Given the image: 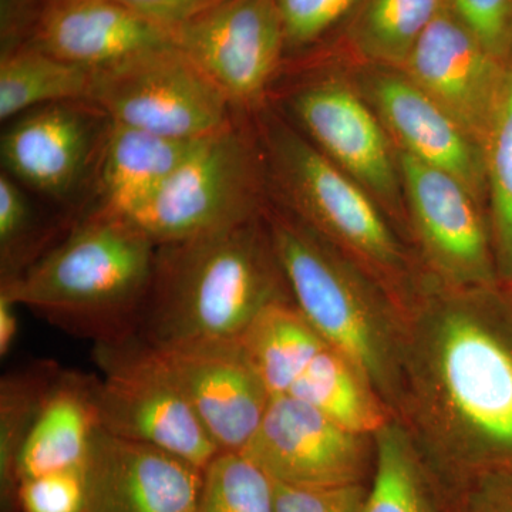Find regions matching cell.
<instances>
[{
	"label": "cell",
	"mask_w": 512,
	"mask_h": 512,
	"mask_svg": "<svg viewBox=\"0 0 512 512\" xmlns=\"http://www.w3.org/2000/svg\"><path fill=\"white\" fill-rule=\"evenodd\" d=\"M394 417L441 493L512 471V289L427 278L403 309Z\"/></svg>",
	"instance_id": "1"
},
{
	"label": "cell",
	"mask_w": 512,
	"mask_h": 512,
	"mask_svg": "<svg viewBox=\"0 0 512 512\" xmlns=\"http://www.w3.org/2000/svg\"><path fill=\"white\" fill-rule=\"evenodd\" d=\"M293 301L264 212L158 245L137 336L157 349L237 342L272 303Z\"/></svg>",
	"instance_id": "2"
},
{
	"label": "cell",
	"mask_w": 512,
	"mask_h": 512,
	"mask_svg": "<svg viewBox=\"0 0 512 512\" xmlns=\"http://www.w3.org/2000/svg\"><path fill=\"white\" fill-rule=\"evenodd\" d=\"M157 245L119 215L90 211L0 293L94 345L136 338Z\"/></svg>",
	"instance_id": "3"
},
{
	"label": "cell",
	"mask_w": 512,
	"mask_h": 512,
	"mask_svg": "<svg viewBox=\"0 0 512 512\" xmlns=\"http://www.w3.org/2000/svg\"><path fill=\"white\" fill-rule=\"evenodd\" d=\"M264 217L296 308L360 370L394 416L403 309L362 266L293 212L275 210Z\"/></svg>",
	"instance_id": "4"
},
{
	"label": "cell",
	"mask_w": 512,
	"mask_h": 512,
	"mask_svg": "<svg viewBox=\"0 0 512 512\" xmlns=\"http://www.w3.org/2000/svg\"><path fill=\"white\" fill-rule=\"evenodd\" d=\"M266 170L289 211L348 255L404 308L419 289L409 255L379 202L308 138L279 120H264Z\"/></svg>",
	"instance_id": "5"
},
{
	"label": "cell",
	"mask_w": 512,
	"mask_h": 512,
	"mask_svg": "<svg viewBox=\"0 0 512 512\" xmlns=\"http://www.w3.org/2000/svg\"><path fill=\"white\" fill-rule=\"evenodd\" d=\"M264 153L235 120L198 141L187 158L126 220L165 245L234 227L262 214Z\"/></svg>",
	"instance_id": "6"
},
{
	"label": "cell",
	"mask_w": 512,
	"mask_h": 512,
	"mask_svg": "<svg viewBox=\"0 0 512 512\" xmlns=\"http://www.w3.org/2000/svg\"><path fill=\"white\" fill-rule=\"evenodd\" d=\"M111 123L204 140L235 123V107L175 43L94 70L92 99Z\"/></svg>",
	"instance_id": "7"
},
{
	"label": "cell",
	"mask_w": 512,
	"mask_h": 512,
	"mask_svg": "<svg viewBox=\"0 0 512 512\" xmlns=\"http://www.w3.org/2000/svg\"><path fill=\"white\" fill-rule=\"evenodd\" d=\"M101 427L106 434L161 448L205 470L221 453L156 349L136 338L96 345Z\"/></svg>",
	"instance_id": "8"
},
{
	"label": "cell",
	"mask_w": 512,
	"mask_h": 512,
	"mask_svg": "<svg viewBox=\"0 0 512 512\" xmlns=\"http://www.w3.org/2000/svg\"><path fill=\"white\" fill-rule=\"evenodd\" d=\"M404 198L429 278L451 288L503 285L481 202L454 175L397 150Z\"/></svg>",
	"instance_id": "9"
},
{
	"label": "cell",
	"mask_w": 512,
	"mask_h": 512,
	"mask_svg": "<svg viewBox=\"0 0 512 512\" xmlns=\"http://www.w3.org/2000/svg\"><path fill=\"white\" fill-rule=\"evenodd\" d=\"M275 483L295 487L369 484L375 436L348 429L292 396H274L241 451Z\"/></svg>",
	"instance_id": "10"
},
{
	"label": "cell",
	"mask_w": 512,
	"mask_h": 512,
	"mask_svg": "<svg viewBox=\"0 0 512 512\" xmlns=\"http://www.w3.org/2000/svg\"><path fill=\"white\" fill-rule=\"evenodd\" d=\"M173 39L235 109L261 103L286 52L276 0H222L178 29Z\"/></svg>",
	"instance_id": "11"
},
{
	"label": "cell",
	"mask_w": 512,
	"mask_h": 512,
	"mask_svg": "<svg viewBox=\"0 0 512 512\" xmlns=\"http://www.w3.org/2000/svg\"><path fill=\"white\" fill-rule=\"evenodd\" d=\"M110 126L109 117L92 101L26 111L3 131V171L46 197L66 200L99 164Z\"/></svg>",
	"instance_id": "12"
},
{
	"label": "cell",
	"mask_w": 512,
	"mask_h": 512,
	"mask_svg": "<svg viewBox=\"0 0 512 512\" xmlns=\"http://www.w3.org/2000/svg\"><path fill=\"white\" fill-rule=\"evenodd\" d=\"M291 107L313 146L387 210H402L397 148L360 94L338 79L320 80L302 87Z\"/></svg>",
	"instance_id": "13"
},
{
	"label": "cell",
	"mask_w": 512,
	"mask_h": 512,
	"mask_svg": "<svg viewBox=\"0 0 512 512\" xmlns=\"http://www.w3.org/2000/svg\"><path fill=\"white\" fill-rule=\"evenodd\" d=\"M510 66L491 55L446 3L399 69L483 148Z\"/></svg>",
	"instance_id": "14"
},
{
	"label": "cell",
	"mask_w": 512,
	"mask_h": 512,
	"mask_svg": "<svg viewBox=\"0 0 512 512\" xmlns=\"http://www.w3.org/2000/svg\"><path fill=\"white\" fill-rule=\"evenodd\" d=\"M154 349L220 451L241 453L271 400L241 340Z\"/></svg>",
	"instance_id": "15"
},
{
	"label": "cell",
	"mask_w": 512,
	"mask_h": 512,
	"mask_svg": "<svg viewBox=\"0 0 512 512\" xmlns=\"http://www.w3.org/2000/svg\"><path fill=\"white\" fill-rule=\"evenodd\" d=\"M204 470L161 448L103 433L89 464L86 512H197Z\"/></svg>",
	"instance_id": "16"
},
{
	"label": "cell",
	"mask_w": 512,
	"mask_h": 512,
	"mask_svg": "<svg viewBox=\"0 0 512 512\" xmlns=\"http://www.w3.org/2000/svg\"><path fill=\"white\" fill-rule=\"evenodd\" d=\"M369 100L397 150L454 175L484 202L487 197L483 148L429 94L400 70L372 77Z\"/></svg>",
	"instance_id": "17"
},
{
	"label": "cell",
	"mask_w": 512,
	"mask_h": 512,
	"mask_svg": "<svg viewBox=\"0 0 512 512\" xmlns=\"http://www.w3.org/2000/svg\"><path fill=\"white\" fill-rule=\"evenodd\" d=\"M168 43L170 33L116 0H47L29 46L97 70Z\"/></svg>",
	"instance_id": "18"
},
{
	"label": "cell",
	"mask_w": 512,
	"mask_h": 512,
	"mask_svg": "<svg viewBox=\"0 0 512 512\" xmlns=\"http://www.w3.org/2000/svg\"><path fill=\"white\" fill-rule=\"evenodd\" d=\"M103 433L99 377L62 367L20 448L15 490L26 478L89 466Z\"/></svg>",
	"instance_id": "19"
},
{
	"label": "cell",
	"mask_w": 512,
	"mask_h": 512,
	"mask_svg": "<svg viewBox=\"0 0 512 512\" xmlns=\"http://www.w3.org/2000/svg\"><path fill=\"white\" fill-rule=\"evenodd\" d=\"M198 141L111 123L96 167L99 202L92 211L127 217L177 170Z\"/></svg>",
	"instance_id": "20"
},
{
	"label": "cell",
	"mask_w": 512,
	"mask_h": 512,
	"mask_svg": "<svg viewBox=\"0 0 512 512\" xmlns=\"http://www.w3.org/2000/svg\"><path fill=\"white\" fill-rule=\"evenodd\" d=\"M286 396L363 434H375L394 417L360 370L330 343L313 357Z\"/></svg>",
	"instance_id": "21"
},
{
	"label": "cell",
	"mask_w": 512,
	"mask_h": 512,
	"mask_svg": "<svg viewBox=\"0 0 512 512\" xmlns=\"http://www.w3.org/2000/svg\"><path fill=\"white\" fill-rule=\"evenodd\" d=\"M365 512H447L439 483L396 417L375 434Z\"/></svg>",
	"instance_id": "22"
},
{
	"label": "cell",
	"mask_w": 512,
	"mask_h": 512,
	"mask_svg": "<svg viewBox=\"0 0 512 512\" xmlns=\"http://www.w3.org/2000/svg\"><path fill=\"white\" fill-rule=\"evenodd\" d=\"M242 346L266 390L286 396L326 342L293 301L272 303L254 320Z\"/></svg>",
	"instance_id": "23"
},
{
	"label": "cell",
	"mask_w": 512,
	"mask_h": 512,
	"mask_svg": "<svg viewBox=\"0 0 512 512\" xmlns=\"http://www.w3.org/2000/svg\"><path fill=\"white\" fill-rule=\"evenodd\" d=\"M94 70L26 46L0 57V120L46 104L92 99Z\"/></svg>",
	"instance_id": "24"
},
{
	"label": "cell",
	"mask_w": 512,
	"mask_h": 512,
	"mask_svg": "<svg viewBox=\"0 0 512 512\" xmlns=\"http://www.w3.org/2000/svg\"><path fill=\"white\" fill-rule=\"evenodd\" d=\"M447 0H357L346 37L357 56L387 69H402L419 37Z\"/></svg>",
	"instance_id": "25"
},
{
	"label": "cell",
	"mask_w": 512,
	"mask_h": 512,
	"mask_svg": "<svg viewBox=\"0 0 512 512\" xmlns=\"http://www.w3.org/2000/svg\"><path fill=\"white\" fill-rule=\"evenodd\" d=\"M483 154L498 278L501 284L512 286V63Z\"/></svg>",
	"instance_id": "26"
},
{
	"label": "cell",
	"mask_w": 512,
	"mask_h": 512,
	"mask_svg": "<svg viewBox=\"0 0 512 512\" xmlns=\"http://www.w3.org/2000/svg\"><path fill=\"white\" fill-rule=\"evenodd\" d=\"M62 366L40 360L0 382V481L3 500H15V466L40 407Z\"/></svg>",
	"instance_id": "27"
},
{
	"label": "cell",
	"mask_w": 512,
	"mask_h": 512,
	"mask_svg": "<svg viewBox=\"0 0 512 512\" xmlns=\"http://www.w3.org/2000/svg\"><path fill=\"white\" fill-rule=\"evenodd\" d=\"M73 225V224H72ZM72 225L40 224L28 195L6 171L0 174V284L13 281L46 254Z\"/></svg>",
	"instance_id": "28"
},
{
	"label": "cell",
	"mask_w": 512,
	"mask_h": 512,
	"mask_svg": "<svg viewBox=\"0 0 512 512\" xmlns=\"http://www.w3.org/2000/svg\"><path fill=\"white\" fill-rule=\"evenodd\" d=\"M197 512H276L274 481L244 454L221 451L204 470Z\"/></svg>",
	"instance_id": "29"
},
{
	"label": "cell",
	"mask_w": 512,
	"mask_h": 512,
	"mask_svg": "<svg viewBox=\"0 0 512 512\" xmlns=\"http://www.w3.org/2000/svg\"><path fill=\"white\" fill-rule=\"evenodd\" d=\"M15 503L22 512H86L89 466L26 478L16 485Z\"/></svg>",
	"instance_id": "30"
},
{
	"label": "cell",
	"mask_w": 512,
	"mask_h": 512,
	"mask_svg": "<svg viewBox=\"0 0 512 512\" xmlns=\"http://www.w3.org/2000/svg\"><path fill=\"white\" fill-rule=\"evenodd\" d=\"M448 8L500 62L512 63V0H447Z\"/></svg>",
	"instance_id": "31"
},
{
	"label": "cell",
	"mask_w": 512,
	"mask_h": 512,
	"mask_svg": "<svg viewBox=\"0 0 512 512\" xmlns=\"http://www.w3.org/2000/svg\"><path fill=\"white\" fill-rule=\"evenodd\" d=\"M357 0H276L286 33V50H299L318 42L339 20L346 18Z\"/></svg>",
	"instance_id": "32"
},
{
	"label": "cell",
	"mask_w": 512,
	"mask_h": 512,
	"mask_svg": "<svg viewBox=\"0 0 512 512\" xmlns=\"http://www.w3.org/2000/svg\"><path fill=\"white\" fill-rule=\"evenodd\" d=\"M276 512H365L369 484L295 487L275 483Z\"/></svg>",
	"instance_id": "33"
},
{
	"label": "cell",
	"mask_w": 512,
	"mask_h": 512,
	"mask_svg": "<svg viewBox=\"0 0 512 512\" xmlns=\"http://www.w3.org/2000/svg\"><path fill=\"white\" fill-rule=\"evenodd\" d=\"M447 512H512V471L481 474L444 495Z\"/></svg>",
	"instance_id": "34"
},
{
	"label": "cell",
	"mask_w": 512,
	"mask_h": 512,
	"mask_svg": "<svg viewBox=\"0 0 512 512\" xmlns=\"http://www.w3.org/2000/svg\"><path fill=\"white\" fill-rule=\"evenodd\" d=\"M151 25L171 36L222 0H116Z\"/></svg>",
	"instance_id": "35"
},
{
	"label": "cell",
	"mask_w": 512,
	"mask_h": 512,
	"mask_svg": "<svg viewBox=\"0 0 512 512\" xmlns=\"http://www.w3.org/2000/svg\"><path fill=\"white\" fill-rule=\"evenodd\" d=\"M47 0H2L0 57L29 46Z\"/></svg>",
	"instance_id": "36"
},
{
	"label": "cell",
	"mask_w": 512,
	"mask_h": 512,
	"mask_svg": "<svg viewBox=\"0 0 512 512\" xmlns=\"http://www.w3.org/2000/svg\"><path fill=\"white\" fill-rule=\"evenodd\" d=\"M18 303L5 293H0V357L5 359L12 352L19 336Z\"/></svg>",
	"instance_id": "37"
}]
</instances>
